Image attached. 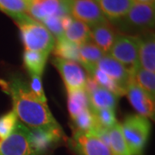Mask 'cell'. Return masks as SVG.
Segmentation results:
<instances>
[{
  "mask_svg": "<svg viewBox=\"0 0 155 155\" xmlns=\"http://www.w3.org/2000/svg\"><path fill=\"white\" fill-rule=\"evenodd\" d=\"M0 86L11 96L13 110L29 127H60L47 103H43L31 92L22 78L14 77L9 81L0 79Z\"/></svg>",
  "mask_w": 155,
  "mask_h": 155,
  "instance_id": "obj_1",
  "label": "cell"
},
{
  "mask_svg": "<svg viewBox=\"0 0 155 155\" xmlns=\"http://www.w3.org/2000/svg\"><path fill=\"white\" fill-rule=\"evenodd\" d=\"M18 26L25 50L41 52L49 54L55 44V38L41 22L29 17L28 14L14 17Z\"/></svg>",
  "mask_w": 155,
  "mask_h": 155,
  "instance_id": "obj_2",
  "label": "cell"
},
{
  "mask_svg": "<svg viewBox=\"0 0 155 155\" xmlns=\"http://www.w3.org/2000/svg\"><path fill=\"white\" fill-rule=\"evenodd\" d=\"M123 138L131 155H142L151 132L148 118L140 115H128L121 124Z\"/></svg>",
  "mask_w": 155,
  "mask_h": 155,
  "instance_id": "obj_3",
  "label": "cell"
},
{
  "mask_svg": "<svg viewBox=\"0 0 155 155\" xmlns=\"http://www.w3.org/2000/svg\"><path fill=\"white\" fill-rule=\"evenodd\" d=\"M154 5L135 2L127 13L120 20L116 21L122 29L131 32L145 33L151 31L154 26Z\"/></svg>",
  "mask_w": 155,
  "mask_h": 155,
  "instance_id": "obj_4",
  "label": "cell"
},
{
  "mask_svg": "<svg viewBox=\"0 0 155 155\" xmlns=\"http://www.w3.org/2000/svg\"><path fill=\"white\" fill-rule=\"evenodd\" d=\"M138 48V35L118 34L109 54L112 58L126 67L132 75L134 71L140 67Z\"/></svg>",
  "mask_w": 155,
  "mask_h": 155,
  "instance_id": "obj_5",
  "label": "cell"
},
{
  "mask_svg": "<svg viewBox=\"0 0 155 155\" xmlns=\"http://www.w3.org/2000/svg\"><path fill=\"white\" fill-rule=\"evenodd\" d=\"M64 2L68 15L90 28L108 21L94 0H64Z\"/></svg>",
  "mask_w": 155,
  "mask_h": 155,
  "instance_id": "obj_6",
  "label": "cell"
},
{
  "mask_svg": "<svg viewBox=\"0 0 155 155\" xmlns=\"http://www.w3.org/2000/svg\"><path fill=\"white\" fill-rule=\"evenodd\" d=\"M0 155H39L30 142L28 127L17 122L11 135L1 141Z\"/></svg>",
  "mask_w": 155,
  "mask_h": 155,
  "instance_id": "obj_7",
  "label": "cell"
},
{
  "mask_svg": "<svg viewBox=\"0 0 155 155\" xmlns=\"http://www.w3.org/2000/svg\"><path fill=\"white\" fill-rule=\"evenodd\" d=\"M52 63L60 72L67 92L85 88L87 75L78 62L56 57Z\"/></svg>",
  "mask_w": 155,
  "mask_h": 155,
  "instance_id": "obj_8",
  "label": "cell"
},
{
  "mask_svg": "<svg viewBox=\"0 0 155 155\" xmlns=\"http://www.w3.org/2000/svg\"><path fill=\"white\" fill-rule=\"evenodd\" d=\"M70 145L78 155H112L110 149L92 134L73 130Z\"/></svg>",
  "mask_w": 155,
  "mask_h": 155,
  "instance_id": "obj_9",
  "label": "cell"
},
{
  "mask_svg": "<svg viewBox=\"0 0 155 155\" xmlns=\"http://www.w3.org/2000/svg\"><path fill=\"white\" fill-rule=\"evenodd\" d=\"M31 145L39 155L46 153L50 147L63 138L64 133L60 127H28Z\"/></svg>",
  "mask_w": 155,
  "mask_h": 155,
  "instance_id": "obj_10",
  "label": "cell"
},
{
  "mask_svg": "<svg viewBox=\"0 0 155 155\" xmlns=\"http://www.w3.org/2000/svg\"><path fill=\"white\" fill-rule=\"evenodd\" d=\"M125 94L131 105L137 111L138 115L147 118L154 119V98H153L145 91L139 87L133 80L128 84Z\"/></svg>",
  "mask_w": 155,
  "mask_h": 155,
  "instance_id": "obj_11",
  "label": "cell"
},
{
  "mask_svg": "<svg viewBox=\"0 0 155 155\" xmlns=\"http://www.w3.org/2000/svg\"><path fill=\"white\" fill-rule=\"evenodd\" d=\"M28 15L41 22L48 17H63L68 12L64 0H30Z\"/></svg>",
  "mask_w": 155,
  "mask_h": 155,
  "instance_id": "obj_12",
  "label": "cell"
},
{
  "mask_svg": "<svg viewBox=\"0 0 155 155\" xmlns=\"http://www.w3.org/2000/svg\"><path fill=\"white\" fill-rule=\"evenodd\" d=\"M96 67L116 81L126 91L128 84L132 80V75L120 62L116 61L110 54H104L97 63Z\"/></svg>",
  "mask_w": 155,
  "mask_h": 155,
  "instance_id": "obj_13",
  "label": "cell"
},
{
  "mask_svg": "<svg viewBox=\"0 0 155 155\" xmlns=\"http://www.w3.org/2000/svg\"><path fill=\"white\" fill-rule=\"evenodd\" d=\"M139 37V66L147 71H155V38L152 31L142 33Z\"/></svg>",
  "mask_w": 155,
  "mask_h": 155,
  "instance_id": "obj_14",
  "label": "cell"
},
{
  "mask_svg": "<svg viewBox=\"0 0 155 155\" xmlns=\"http://www.w3.org/2000/svg\"><path fill=\"white\" fill-rule=\"evenodd\" d=\"M116 35V30L107 21L91 28L90 41L97 46L105 54H109Z\"/></svg>",
  "mask_w": 155,
  "mask_h": 155,
  "instance_id": "obj_15",
  "label": "cell"
},
{
  "mask_svg": "<svg viewBox=\"0 0 155 155\" xmlns=\"http://www.w3.org/2000/svg\"><path fill=\"white\" fill-rule=\"evenodd\" d=\"M107 20L116 22L124 17L134 0H94Z\"/></svg>",
  "mask_w": 155,
  "mask_h": 155,
  "instance_id": "obj_16",
  "label": "cell"
},
{
  "mask_svg": "<svg viewBox=\"0 0 155 155\" xmlns=\"http://www.w3.org/2000/svg\"><path fill=\"white\" fill-rule=\"evenodd\" d=\"M88 95L90 109L91 110H101V109H109L115 110L118 97L109 91L108 90L101 86L96 87L90 92H86Z\"/></svg>",
  "mask_w": 155,
  "mask_h": 155,
  "instance_id": "obj_17",
  "label": "cell"
},
{
  "mask_svg": "<svg viewBox=\"0 0 155 155\" xmlns=\"http://www.w3.org/2000/svg\"><path fill=\"white\" fill-rule=\"evenodd\" d=\"M48 58V54L25 50L23 54V64L29 75L35 74L41 77L44 72Z\"/></svg>",
  "mask_w": 155,
  "mask_h": 155,
  "instance_id": "obj_18",
  "label": "cell"
},
{
  "mask_svg": "<svg viewBox=\"0 0 155 155\" xmlns=\"http://www.w3.org/2000/svg\"><path fill=\"white\" fill-rule=\"evenodd\" d=\"M90 35L91 28L88 25L73 19L71 25L64 32V37L72 43L80 46L90 41Z\"/></svg>",
  "mask_w": 155,
  "mask_h": 155,
  "instance_id": "obj_19",
  "label": "cell"
},
{
  "mask_svg": "<svg viewBox=\"0 0 155 155\" xmlns=\"http://www.w3.org/2000/svg\"><path fill=\"white\" fill-rule=\"evenodd\" d=\"M105 54L91 41H87L79 46L78 63L84 68L94 67Z\"/></svg>",
  "mask_w": 155,
  "mask_h": 155,
  "instance_id": "obj_20",
  "label": "cell"
},
{
  "mask_svg": "<svg viewBox=\"0 0 155 155\" xmlns=\"http://www.w3.org/2000/svg\"><path fill=\"white\" fill-rule=\"evenodd\" d=\"M84 69L90 74L89 76L92 78L99 86L108 90L109 91L116 95L118 97L125 95V90L124 89H122L116 81H114L112 78H110L109 76H107L105 73L100 71L96 66L87 67Z\"/></svg>",
  "mask_w": 155,
  "mask_h": 155,
  "instance_id": "obj_21",
  "label": "cell"
},
{
  "mask_svg": "<svg viewBox=\"0 0 155 155\" xmlns=\"http://www.w3.org/2000/svg\"><path fill=\"white\" fill-rule=\"evenodd\" d=\"M67 107L71 118L74 119L82 111L90 108L88 95L85 90L67 92Z\"/></svg>",
  "mask_w": 155,
  "mask_h": 155,
  "instance_id": "obj_22",
  "label": "cell"
},
{
  "mask_svg": "<svg viewBox=\"0 0 155 155\" xmlns=\"http://www.w3.org/2000/svg\"><path fill=\"white\" fill-rule=\"evenodd\" d=\"M78 49H79L78 45L74 44L71 41H67L64 37V35H62L61 37L56 38L53 52L57 58L75 61L78 63L79 61Z\"/></svg>",
  "mask_w": 155,
  "mask_h": 155,
  "instance_id": "obj_23",
  "label": "cell"
},
{
  "mask_svg": "<svg viewBox=\"0 0 155 155\" xmlns=\"http://www.w3.org/2000/svg\"><path fill=\"white\" fill-rule=\"evenodd\" d=\"M110 140V149L112 155H131L123 138L121 124L117 122L110 129H108Z\"/></svg>",
  "mask_w": 155,
  "mask_h": 155,
  "instance_id": "obj_24",
  "label": "cell"
},
{
  "mask_svg": "<svg viewBox=\"0 0 155 155\" xmlns=\"http://www.w3.org/2000/svg\"><path fill=\"white\" fill-rule=\"evenodd\" d=\"M132 80L139 87L145 91L153 98L155 97V75L154 72L147 71L138 67L133 74Z\"/></svg>",
  "mask_w": 155,
  "mask_h": 155,
  "instance_id": "obj_25",
  "label": "cell"
},
{
  "mask_svg": "<svg viewBox=\"0 0 155 155\" xmlns=\"http://www.w3.org/2000/svg\"><path fill=\"white\" fill-rule=\"evenodd\" d=\"M28 7V0H0V11L12 18L27 14Z\"/></svg>",
  "mask_w": 155,
  "mask_h": 155,
  "instance_id": "obj_26",
  "label": "cell"
},
{
  "mask_svg": "<svg viewBox=\"0 0 155 155\" xmlns=\"http://www.w3.org/2000/svg\"><path fill=\"white\" fill-rule=\"evenodd\" d=\"M72 121L74 125L73 130L84 133H91L97 127L92 112L90 108L78 114L74 119H72Z\"/></svg>",
  "mask_w": 155,
  "mask_h": 155,
  "instance_id": "obj_27",
  "label": "cell"
},
{
  "mask_svg": "<svg viewBox=\"0 0 155 155\" xmlns=\"http://www.w3.org/2000/svg\"><path fill=\"white\" fill-rule=\"evenodd\" d=\"M91 110L92 112L97 127L104 129H110L117 122L116 113L113 110H109V109L91 110Z\"/></svg>",
  "mask_w": 155,
  "mask_h": 155,
  "instance_id": "obj_28",
  "label": "cell"
},
{
  "mask_svg": "<svg viewBox=\"0 0 155 155\" xmlns=\"http://www.w3.org/2000/svg\"><path fill=\"white\" fill-rule=\"evenodd\" d=\"M17 123V116L15 111L11 110L0 116V140L8 138L14 131Z\"/></svg>",
  "mask_w": 155,
  "mask_h": 155,
  "instance_id": "obj_29",
  "label": "cell"
},
{
  "mask_svg": "<svg viewBox=\"0 0 155 155\" xmlns=\"http://www.w3.org/2000/svg\"><path fill=\"white\" fill-rule=\"evenodd\" d=\"M61 17H62L52 16L46 18L44 21L41 22L45 27L48 29L50 33L54 36H55L56 38L64 35V30L61 25Z\"/></svg>",
  "mask_w": 155,
  "mask_h": 155,
  "instance_id": "obj_30",
  "label": "cell"
},
{
  "mask_svg": "<svg viewBox=\"0 0 155 155\" xmlns=\"http://www.w3.org/2000/svg\"><path fill=\"white\" fill-rule=\"evenodd\" d=\"M28 87L30 89L31 92L33 93L40 101L47 103V98L44 93V90L41 82V77L35 74L30 75V83Z\"/></svg>",
  "mask_w": 155,
  "mask_h": 155,
  "instance_id": "obj_31",
  "label": "cell"
},
{
  "mask_svg": "<svg viewBox=\"0 0 155 155\" xmlns=\"http://www.w3.org/2000/svg\"><path fill=\"white\" fill-rule=\"evenodd\" d=\"M135 2L142 3V4H150V5H154V0H134Z\"/></svg>",
  "mask_w": 155,
  "mask_h": 155,
  "instance_id": "obj_32",
  "label": "cell"
},
{
  "mask_svg": "<svg viewBox=\"0 0 155 155\" xmlns=\"http://www.w3.org/2000/svg\"><path fill=\"white\" fill-rule=\"evenodd\" d=\"M0 144H1V140H0Z\"/></svg>",
  "mask_w": 155,
  "mask_h": 155,
  "instance_id": "obj_33",
  "label": "cell"
},
{
  "mask_svg": "<svg viewBox=\"0 0 155 155\" xmlns=\"http://www.w3.org/2000/svg\"><path fill=\"white\" fill-rule=\"evenodd\" d=\"M28 1H29V2H30V0H28Z\"/></svg>",
  "mask_w": 155,
  "mask_h": 155,
  "instance_id": "obj_34",
  "label": "cell"
}]
</instances>
